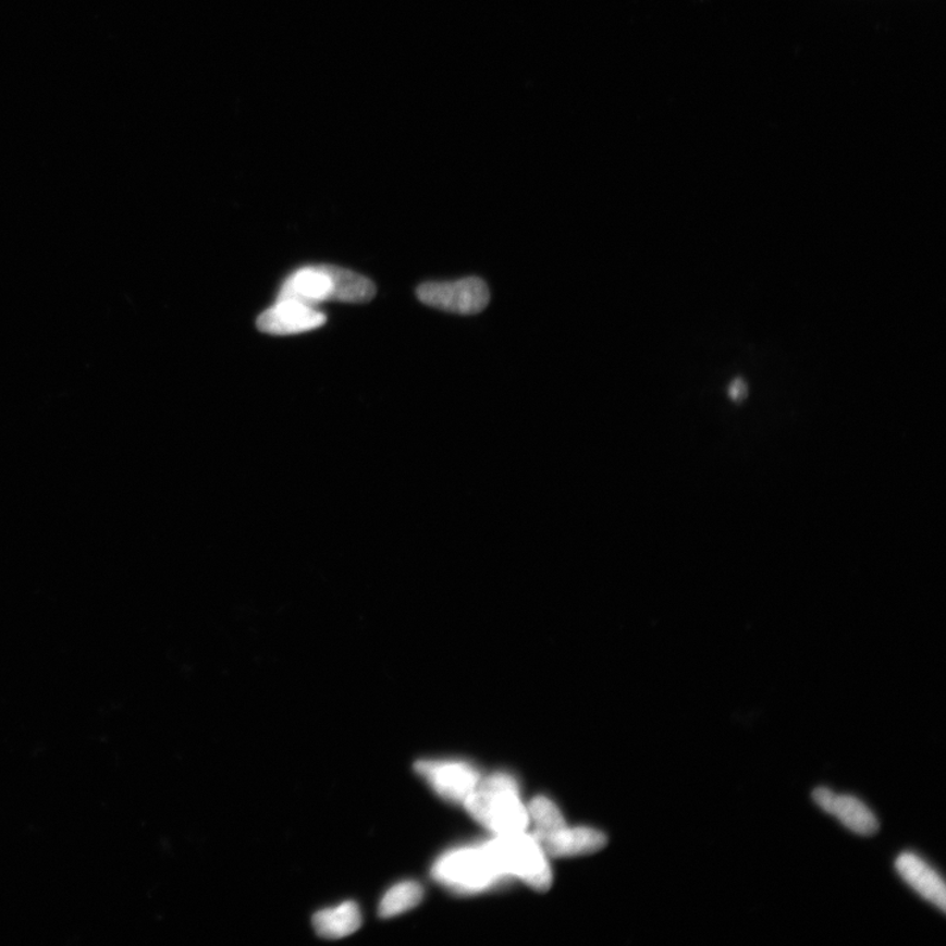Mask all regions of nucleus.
I'll return each instance as SVG.
<instances>
[{
  "instance_id": "10",
  "label": "nucleus",
  "mask_w": 946,
  "mask_h": 946,
  "mask_svg": "<svg viewBox=\"0 0 946 946\" xmlns=\"http://www.w3.org/2000/svg\"><path fill=\"white\" fill-rule=\"evenodd\" d=\"M895 869H897L900 877L913 890L931 901L932 905L937 906L939 910L945 911L946 890L944 881L929 863L919 859L916 855L904 853L895 861Z\"/></svg>"
},
{
  "instance_id": "2",
  "label": "nucleus",
  "mask_w": 946,
  "mask_h": 946,
  "mask_svg": "<svg viewBox=\"0 0 946 946\" xmlns=\"http://www.w3.org/2000/svg\"><path fill=\"white\" fill-rule=\"evenodd\" d=\"M501 875H514L537 892H548L552 885V872L548 856L535 836L525 831L497 835L486 844Z\"/></svg>"
},
{
  "instance_id": "5",
  "label": "nucleus",
  "mask_w": 946,
  "mask_h": 946,
  "mask_svg": "<svg viewBox=\"0 0 946 946\" xmlns=\"http://www.w3.org/2000/svg\"><path fill=\"white\" fill-rule=\"evenodd\" d=\"M415 771L438 796L453 803H465L480 781L471 765L456 761H418Z\"/></svg>"
},
{
  "instance_id": "9",
  "label": "nucleus",
  "mask_w": 946,
  "mask_h": 946,
  "mask_svg": "<svg viewBox=\"0 0 946 946\" xmlns=\"http://www.w3.org/2000/svg\"><path fill=\"white\" fill-rule=\"evenodd\" d=\"M333 284L323 266L297 270L282 285L277 302L292 300L317 308L332 300Z\"/></svg>"
},
{
  "instance_id": "1",
  "label": "nucleus",
  "mask_w": 946,
  "mask_h": 946,
  "mask_svg": "<svg viewBox=\"0 0 946 946\" xmlns=\"http://www.w3.org/2000/svg\"><path fill=\"white\" fill-rule=\"evenodd\" d=\"M463 806L476 822L496 835L526 831L530 822L516 781L504 773L480 778Z\"/></svg>"
},
{
  "instance_id": "3",
  "label": "nucleus",
  "mask_w": 946,
  "mask_h": 946,
  "mask_svg": "<svg viewBox=\"0 0 946 946\" xmlns=\"http://www.w3.org/2000/svg\"><path fill=\"white\" fill-rule=\"evenodd\" d=\"M431 873L440 884L463 893L484 890L503 877L486 846L443 855Z\"/></svg>"
},
{
  "instance_id": "7",
  "label": "nucleus",
  "mask_w": 946,
  "mask_h": 946,
  "mask_svg": "<svg viewBox=\"0 0 946 946\" xmlns=\"http://www.w3.org/2000/svg\"><path fill=\"white\" fill-rule=\"evenodd\" d=\"M812 799L824 812L834 815L846 825L849 831L862 836H872L879 831L877 818L859 799L850 796H840L827 787H818L812 793Z\"/></svg>"
},
{
  "instance_id": "12",
  "label": "nucleus",
  "mask_w": 946,
  "mask_h": 946,
  "mask_svg": "<svg viewBox=\"0 0 946 946\" xmlns=\"http://www.w3.org/2000/svg\"><path fill=\"white\" fill-rule=\"evenodd\" d=\"M333 284L332 300L351 304H365L371 302L377 295V287L366 277L351 270L323 266Z\"/></svg>"
},
{
  "instance_id": "14",
  "label": "nucleus",
  "mask_w": 946,
  "mask_h": 946,
  "mask_svg": "<svg viewBox=\"0 0 946 946\" xmlns=\"http://www.w3.org/2000/svg\"><path fill=\"white\" fill-rule=\"evenodd\" d=\"M527 812H529L530 821L536 823L535 835H548L567 827L561 810L549 798L537 797L532 799Z\"/></svg>"
},
{
  "instance_id": "6",
  "label": "nucleus",
  "mask_w": 946,
  "mask_h": 946,
  "mask_svg": "<svg viewBox=\"0 0 946 946\" xmlns=\"http://www.w3.org/2000/svg\"><path fill=\"white\" fill-rule=\"evenodd\" d=\"M327 316L314 307L292 300L277 302L275 306L258 317L260 332L272 335H292L319 329Z\"/></svg>"
},
{
  "instance_id": "13",
  "label": "nucleus",
  "mask_w": 946,
  "mask_h": 946,
  "mask_svg": "<svg viewBox=\"0 0 946 946\" xmlns=\"http://www.w3.org/2000/svg\"><path fill=\"white\" fill-rule=\"evenodd\" d=\"M423 888L413 881L400 882L390 888L380 901L379 916L384 919L395 918L421 904Z\"/></svg>"
},
{
  "instance_id": "15",
  "label": "nucleus",
  "mask_w": 946,
  "mask_h": 946,
  "mask_svg": "<svg viewBox=\"0 0 946 946\" xmlns=\"http://www.w3.org/2000/svg\"><path fill=\"white\" fill-rule=\"evenodd\" d=\"M728 395L735 400V402H740V400L745 398L747 395L746 383L742 382L741 379L734 380L732 385H729Z\"/></svg>"
},
{
  "instance_id": "8",
  "label": "nucleus",
  "mask_w": 946,
  "mask_h": 946,
  "mask_svg": "<svg viewBox=\"0 0 946 946\" xmlns=\"http://www.w3.org/2000/svg\"><path fill=\"white\" fill-rule=\"evenodd\" d=\"M548 857L592 855L605 848L607 837L588 827H564L548 835H532Z\"/></svg>"
},
{
  "instance_id": "11",
  "label": "nucleus",
  "mask_w": 946,
  "mask_h": 946,
  "mask_svg": "<svg viewBox=\"0 0 946 946\" xmlns=\"http://www.w3.org/2000/svg\"><path fill=\"white\" fill-rule=\"evenodd\" d=\"M361 925V913L357 904L345 901L340 906L317 912L314 926L323 938H344L357 932Z\"/></svg>"
},
{
  "instance_id": "4",
  "label": "nucleus",
  "mask_w": 946,
  "mask_h": 946,
  "mask_svg": "<svg viewBox=\"0 0 946 946\" xmlns=\"http://www.w3.org/2000/svg\"><path fill=\"white\" fill-rule=\"evenodd\" d=\"M417 297L425 306L444 312L479 315L491 302V292L482 279L468 277L454 282H428L417 288Z\"/></svg>"
}]
</instances>
